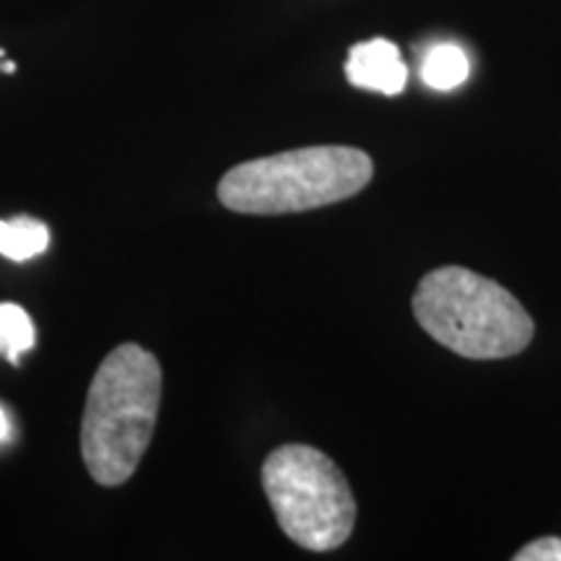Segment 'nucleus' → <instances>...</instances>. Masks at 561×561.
Returning <instances> with one entry per match:
<instances>
[{"label": "nucleus", "instance_id": "6e6552de", "mask_svg": "<svg viewBox=\"0 0 561 561\" xmlns=\"http://www.w3.org/2000/svg\"><path fill=\"white\" fill-rule=\"evenodd\" d=\"M34 341H37V331H34L30 312L13 301H3L0 305V354L11 364H19L21 354L34 348Z\"/></svg>", "mask_w": 561, "mask_h": 561}, {"label": "nucleus", "instance_id": "1a4fd4ad", "mask_svg": "<svg viewBox=\"0 0 561 561\" xmlns=\"http://www.w3.org/2000/svg\"><path fill=\"white\" fill-rule=\"evenodd\" d=\"M515 561H561V538L546 536L515 553Z\"/></svg>", "mask_w": 561, "mask_h": 561}, {"label": "nucleus", "instance_id": "0eeeda50", "mask_svg": "<svg viewBox=\"0 0 561 561\" xmlns=\"http://www.w3.org/2000/svg\"><path fill=\"white\" fill-rule=\"evenodd\" d=\"M50 244V229L32 216L0 221V255L9 261L24 263L42 255Z\"/></svg>", "mask_w": 561, "mask_h": 561}, {"label": "nucleus", "instance_id": "f257e3e1", "mask_svg": "<svg viewBox=\"0 0 561 561\" xmlns=\"http://www.w3.org/2000/svg\"><path fill=\"white\" fill-rule=\"evenodd\" d=\"M161 364L138 343L110 351L89 385L81 455L100 486L115 489L136 473L157 430Z\"/></svg>", "mask_w": 561, "mask_h": 561}, {"label": "nucleus", "instance_id": "7ed1b4c3", "mask_svg": "<svg viewBox=\"0 0 561 561\" xmlns=\"http://www.w3.org/2000/svg\"><path fill=\"white\" fill-rule=\"evenodd\" d=\"M369 153L351 146H307L237 164L219 180V201L234 214L278 216L333 206L371 182Z\"/></svg>", "mask_w": 561, "mask_h": 561}, {"label": "nucleus", "instance_id": "9b49d317", "mask_svg": "<svg viewBox=\"0 0 561 561\" xmlns=\"http://www.w3.org/2000/svg\"><path fill=\"white\" fill-rule=\"evenodd\" d=\"M5 70V73H13V70H16V62H3V66H0Z\"/></svg>", "mask_w": 561, "mask_h": 561}, {"label": "nucleus", "instance_id": "9d476101", "mask_svg": "<svg viewBox=\"0 0 561 561\" xmlns=\"http://www.w3.org/2000/svg\"><path fill=\"white\" fill-rule=\"evenodd\" d=\"M11 434H13L11 419H9V413H5L3 405H0V445H5V442L11 439Z\"/></svg>", "mask_w": 561, "mask_h": 561}, {"label": "nucleus", "instance_id": "20e7f679", "mask_svg": "<svg viewBox=\"0 0 561 561\" xmlns=\"http://www.w3.org/2000/svg\"><path fill=\"white\" fill-rule=\"evenodd\" d=\"M278 528L307 551H333L351 538L356 500L341 468L310 445L276 447L261 468Z\"/></svg>", "mask_w": 561, "mask_h": 561}, {"label": "nucleus", "instance_id": "39448f33", "mask_svg": "<svg viewBox=\"0 0 561 561\" xmlns=\"http://www.w3.org/2000/svg\"><path fill=\"white\" fill-rule=\"evenodd\" d=\"M346 79L356 89L396 96L409 83V68H405L396 42L377 37L351 47L346 60Z\"/></svg>", "mask_w": 561, "mask_h": 561}, {"label": "nucleus", "instance_id": "f03ea898", "mask_svg": "<svg viewBox=\"0 0 561 561\" xmlns=\"http://www.w3.org/2000/svg\"><path fill=\"white\" fill-rule=\"evenodd\" d=\"M419 325L466 359H507L528 348L530 314L502 284L460 265H442L413 294Z\"/></svg>", "mask_w": 561, "mask_h": 561}, {"label": "nucleus", "instance_id": "423d86ee", "mask_svg": "<svg viewBox=\"0 0 561 561\" xmlns=\"http://www.w3.org/2000/svg\"><path fill=\"white\" fill-rule=\"evenodd\" d=\"M468 76H471V60L466 50L453 42L434 45L421 62V79L434 91L458 89L460 83L468 81Z\"/></svg>", "mask_w": 561, "mask_h": 561}]
</instances>
